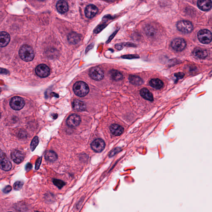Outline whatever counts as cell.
<instances>
[{"instance_id": "1", "label": "cell", "mask_w": 212, "mask_h": 212, "mask_svg": "<svg viewBox=\"0 0 212 212\" xmlns=\"http://www.w3.org/2000/svg\"><path fill=\"white\" fill-rule=\"evenodd\" d=\"M19 55L21 59L25 61L28 62L34 59V50L32 47L25 44L19 50Z\"/></svg>"}, {"instance_id": "2", "label": "cell", "mask_w": 212, "mask_h": 212, "mask_svg": "<svg viewBox=\"0 0 212 212\" xmlns=\"http://www.w3.org/2000/svg\"><path fill=\"white\" fill-rule=\"evenodd\" d=\"M73 90L75 95L80 97H85L90 90L87 83L83 81L76 82L73 85Z\"/></svg>"}, {"instance_id": "3", "label": "cell", "mask_w": 212, "mask_h": 212, "mask_svg": "<svg viewBox=\"0 0 212 212\" xmlns=\"http://www.w3.org/2000/svg\"><path fill=\"white\" fill-rule=\"evenodd\" d=\"M197 36L199 41L203 44H208L211 42V32L207 29L200 30L198 32Z\"/></svg>"}, {"instance_id": "4", "label": "cell", "mask_w": 212, "mask_h": 212, "mask_svg": "<svg viewBox=\"0 0 212 212\" xmlns=\"http://www.w3.org/2000/svg\"><path fill=\"white\" fill-rule=\"evenodd\" d=\"M177 29L184 33H189L193 30V25L190 21L181 20L178 22L177 24Z\"/></svg>"}, {"instance_id": "5", "label": "cell", "mask_w": 212, "mask_h": 212, "mask_svg": "<svg viewBox=\"0 0 212 212\" xmlns=\"http://www.w3.org/2000/svg\"><path fill=\"white\" fill-rule=\"evenodd\" d=\"M11 163L5 153L0 150V168L4 171H9L12 168Z\"/></svg>"}, {"instance_id": "6", "label": "cell", "mask_w": 212, "mask_h": 212, "mask_svg": "<svg viewBox=\"0 0 212 212\" xmlns=\"http://www.w3.org/2000/svg\"><path fill=\"white\" fill-rule=\"evenodd\" d=\"M25 102L23 98L16 96L11 99L10 105L11 107L15 110H19L24 107Z\"/></svg>"}, {"instance_id": "7", "label": "cell", "mask_w": 212, "mask_h": 212, "mask_svg": "<svg viewBox=\"0 0 212 212\" xmlns=\"http://www.w3.org/2000/svg\"><path fill=\"white\" fill-rule=\"evenodd\" d=\"M89 75L93 79L99 81L104 78V72L102 69L99 67H94L91 68L90 71Z\"/></svg>"}, {"instance_id": "8", "label": "cell", "mask_w": 212, "mask_h": 212, "mask_svg": "<svg viewBox=\"0 0 212 212\" xmlns=\"http://www.w3.org/2000/svg\"><path fill=\"white\" fill-rule=\"evenodd\" d=\"M186 43L183 39L178 38L174 39L171 43L172 48L177 52H181L185 48Z\"/></svg>"}, {"instance_id": "9", "label": "cell", "mask_w": 212, "mask_h": 212, "mask_svg": "<svg viewBox=\"0 0 212 212\" xmlns=\"http://www.w3.org/2000/svg\"><path fill=\"white\" fill-rule=\"evenodd\" d=\"M35 72L38 76L41 78H46L49 75L50 70L46 65L42 64L36 68Z\"/></svg>"}, {"instance_id": "10", "label": "cell", "mask_w": 212, "mask_h": 212, "mask_svg": "<svg viewBox=\"0 0 212 212\" xmlns=\"http://www.w3.org/2000/svg\"><path fill=\"white\" fill-rule=\"evenodd\" d=\"M91 147L95 152H100L104 150L105 143L102 139L99 138L94 140L92 143Z\"/></svg>"}, {"instance_id": "11", "label": "cell", "mask_w": 212, "mask_h": 212, "mask_svg": "<svg viewBox=\"0 0 212 212\" xmlns=\"http://www.w3.org/2000/svg\"><path fill=\"white\" fill-rule=\"evenodd\" d=\"M81 117L77 114H73L70 115L67 120V124L71 127H75L78 126L81 124Z\"/></svg>"}, {"instance_id": "12", "label": "cell", "mask_w": 212, "mask_h": 212, "mask_svg": "<svg viewBox=\"0 0 212 212\" xmlns=\"http://www.w3.org/2000/svg\"><path fill=\"white\" fill-rule=\"evenodd\" d=\"M11 157L15 163L19 164L24 160L25 154L22 151L16 150L12 152L11 154Z\"/></svg>"}, {"instance_id": "13", "label": "cell", "mask_w": 212, "mask_h": 212, "mask_svg": "<svg viewBox=\"0 0 212 212\" xmlns=\"http://www.w3.org/2000/svg\"><path fill=\"white\" fill-rule=\"evenodd\" d=\"M98 8L96 5H89L87 6L85 10V15L88 18H93L98 12Z\"/></svg>"}, {"instance_id": "14", "label": "cell", "mask_w": 212, "mask_h": 212, "mask_svg": "<svg viewBox=\"0 0 212 212\" xmlns=\"http://www.w3.org/2000/svg\"><path fill=\"white\" fill-rule=\"evenodd\" d=\"M199 8L203 11H208L212 7V1L208 0H200L197 2Z\"/></svg>"}, {"instance_id": "15", "label": "cell", "mask_w": 212, "mask_h": 212, "mask_svg": "<svg viewBox=\"0 0 212 212\" xmlns=\"http://www.w3.org/2000/svg\"><path fill=\"white\" fill-rule=\"evenodd\" d=\"M10 41V36L8 33L5 32H0V47L7 46Z\"/></svg>"}, {"instance_id": "16", "label": "cell", "mask_w": 212, "mask_h": 212, "mask_svg": "<svg viewBox=\"0 0 212 212\" xmlns=\"http://www.w3.org/2000/svg\"><path fill=\"white\" fill-rule=\"evenodd\" d=\"M193 55L199 59H205L208 56V52L206 50L197 47L193 51Z\"/></svg>"}, {"instance_id": "17", "label": "cell", "mask_w": 212, "mask_h": 212, "mask_svg": "<svg viewBox=\"0 0 212 212\" xmlns=\"http://www.w3.org/2000/svg\"><path fill=\"white\" fill-rule=\"evenodd\" d=\"M72 107L74 110L78 111H85L86 109V106L85 102L78 99L74 100L72 102Z\"/></svg>"}, {"instance_id": "18", "label": "cell", "mask_w": 212, "mask_h": 212, "mask_svg": "<svg viewBox=\"0 0 212 212\" xmlns=\"http://www.w3.org/2000/svg\"><path fill=\"white\" fill-rule=\"evenodd\" d=\"M110 131L114 136H119L124 132V128L121 125L117 124H113L110 126Z\"/></svg>"}, {"instance_id": "19", "label": "cell", "mask_w": 212, "mask_h": 212, "mask_svg": "<svg viewBox=\"0 0 212 212\" xmlns=\"http://www.w3.org/2000/svg\"><path fill=\"white\" fill-rule=\"evenodd\" d=\"M57 10L60 13H64L69 10V5L65 1H59L56 5Z\"/></svg>"}, {"instance_id": "20", "label": "cell", "mask_w": 212, "mask_h": 212, "mask_svg": "<svg viewBox=\"0 0 212 212\" xmlns=\"http://www.w3.org/2000/svg\"><path fill=\"white\" fill-rule=\"evenodd\" d=\"M140 95L144 99L149 101H153V96L151 92L146 88L142 89L140 91Z\"/></svg>"}, {"instance_id": "21", "label": "cell", "mask_w": 212, "mask_h": 212, "mask_svg": "<svg viewBox=\"0 0 212 212\" xmlns=\"http://www.w3.org/2000/svg\"><path fill=\"white\" fill-rule=\"evenodd\" d=\"M45 158L46 160L50 162H54L57 160L58 156L57 153L53 150H48L45 152Z\"/></svg>"}, {"instance_id": "22", "label": "cell", "mask_w": 212, "mask_h": 212, "mask_svg": "<svg viewBox=\"0 0 212 212\" xmlns=\"http://www.w3.org/2000/svg\"><path fill=\"white\" fill-rule=\"evenodd\" d=\"M129 80L130 83L136 86L142 85L143 83V80L140 77L132 75H129Z\"/></svg>"}, {"instance_id": "23", "label": "cell", "mask_w": 212, "mask_h": 212, "mask_svg": "<svg viewBox=\"0 0 212 212\" xmlns=\"http://www.w3.org/2000/svg\"><path fill=\"white\" fill-rule=\"evenodd\" d=\"M149 84L151 87L156 89H160L163 86V82L158 78L151 79L149 82Z\"/></svg>"}, {"instance_id": "24", "label": "cell", "mask_w": 212, "mask_h": 212, "mask_svg": "<svg viewBox=\"0 0 212 212\" xmlns=\"http://www.w3.org/2000/svg\"><path fill=\"white\" fill-rule=\"evenodd\" d=\"M110 73L111 78L114 81H119L123 79V75L117 70L113 69L110 71Z\"/></svg>"}, {"instance_id": "25", "label": "cell", "mask_w": 212, "mask_h": 212, "mask_svg": "<svg viewBox=\"0 0 212 212\" xmlns=\"http://www.w3.org/2000/svg\"><path fill=\"white\" fill-rule=\"evenodd\" d=\"M68 40L72 44H77L81 40V37L79 36L78 34L76 33H72L69 34Z\"/></svg>"}, {"instance_id": "26", "label": "cell", "mask_w": 212, "mask_h": 212, "mask_svg": "<svg viewBox=\"0 0 212 212\" xmlns=\"http://www.w3.org/2000/svg\"><path fill=\"white\" fill-rule=\"evenodd\" d=\"M52 182L59 189H61L66 184V183L63 181L57 178H54L52 180Z\"/></svg>"}, {"instance_id": "27", "label": "cell", "mask_w": 212, "mask_h": 212, "mask_svg": "<svg viewBox=\"0 0 212 212\" xmlns=\"http://www.w3.org/2000/svg\"><path fill=\"white\" fill-rule=\"evenodd\" d=\"M39 143V138L37 136H35L31 142L30 148L32 151H34Z\"/></svg>"}, {"instance_id": "28", "label": "cell", "mask_w": 212, "mask_h": 212, "mask_svg": "<svg viewBox=\"0 0 212 212\" xmlns=\"http://www.w3.org/2000/svg\"><path fill=\"white\" fill-rule=\"evenodd\" d=\"M23 185V182L21 181H17L13 185L14 189L16 190L21 189Z\"/></svg>"}, {"instance_id": "29", "label": "cell", "mask_w": 212, "mask_h": 212, "mask_svg": "<svg viewBox=\"0 0 212 212\" xmlns=\"http://www.w3.org/2000/svg\"><path fill=\"white\" fill-rule=\"evenodd\" d=\"M122 58H126V59H134L139 58V56L137 55H127L122 56Z\"/></svg>"}, {"instance_id": "30", "label": "cell", "mask_w": 212, "mask_h": 212, "mask_svg": "<svg viewBox=\"0 0 212 212\" xmlns=\"http://www.w3.org/2000/svg\"><path fill=\"white\" fill-rule=\"evenodd\" d=\"M174 75L177 78V79H181L184 76L185 74L182 72H178L175 73Z\"/></svg>"}, {"instance_id": "31", "label": "cell", "mask_w": 212, "mask_h": 212, "mask_svg": "<svg viewBox=\"0 0 212 212\" xmlns=\"http://www.w3.org/2000/svg\"><path fill=\"white\" fill-rule=\"evenodd\" d=\"M42 157L39 158L36 161L35 164V169L38 170L40 168V166L41 162H42Z\"/></svg>"}, {"instance_id": "32", "label": "cell", "mask_w": 212, "mask_h": 212, "mask_svg": "<svg viewBox=\"0 0 212 212\" xmlns=\"http://www.w3.org/2000/svg\"><path fill=\"white\" fill-rule=\"evenodd\" d=\"M12 190V187L10 186H7L4 189V192L5 193H8Z\"/></svg>"}, {"instance_id": "33", "label": "cell", "mask_w": 212, "mask_h": 212, "mask_svg": "<svg viewBox=\"0 0 212 212\" xmlns=\"http://www.w3.org/2000/svg\"><path fill=\"white\" fill-rule=\"evenodd\" d=\"M117 151H119L118 149H115V150H114V151H112V152L110 153V157L113 156L114 155H115L116 152H117Z\"/></svg>"}, {"instance_id": "34", "label": "cell", "mask_w": 212, "mask_h": 212, "mask_svg": "<svg viewBox=\"0 0 212 212\" xmlns=\"http://www.w3.org/2000/svg\"><path fill=\"white\" fill-rule=\"evenodd\" d=\"M32 168V164H30V163H28V164H27V166H26V170H30V169H31Z\"/></svg>"}, {"instance_id": "35", "label": "cell", "mask_w": 212, "mask_h": 212, "mask_svg": "<svg viewBox=\"0 0 212 212\" xmlns=\"http://www.w3.org/2000/svg\"><path fill=\"white\" fill-rule=\"evenodd\" d=\"M51 116L53 119H57V118L58 117V114L57 113H53V114H52Z\"/></svg>"}, {"instance_id": "36", "label": "cell", "mask_w": 212, "mask_h": 212, "mask_svg": "<svg viewBox=\"0 0 212 212\" xmlns=\"http://www.w3.org/2000/svg\"><path fill=\"white\" fill-rule=\"evenodd\" d=\"M35 212H40V211H36Z\"/></svg>"}, {"instance_id": "37", "label": "cell", "mask_w": 212, "mask_h": 212, "mask_svg": "<svg viewBox=\"0 0 212 212\" xmlns=\"http://www.w3.org/2000/svg\"><path fill=\"white\" fill-rule=\"evenodd\" d=\"M0 117H1V114H0Z\"/></svg>"}, {"instance_id": "38", "label": "cell", "mask_w": 212, "mask_h": 212, "mask_svg": "<svg viewBox=\"0 0 212 212\" xmlns=\"http://www.w3.org/2000/svg\"></svg>"}]
</instances>
